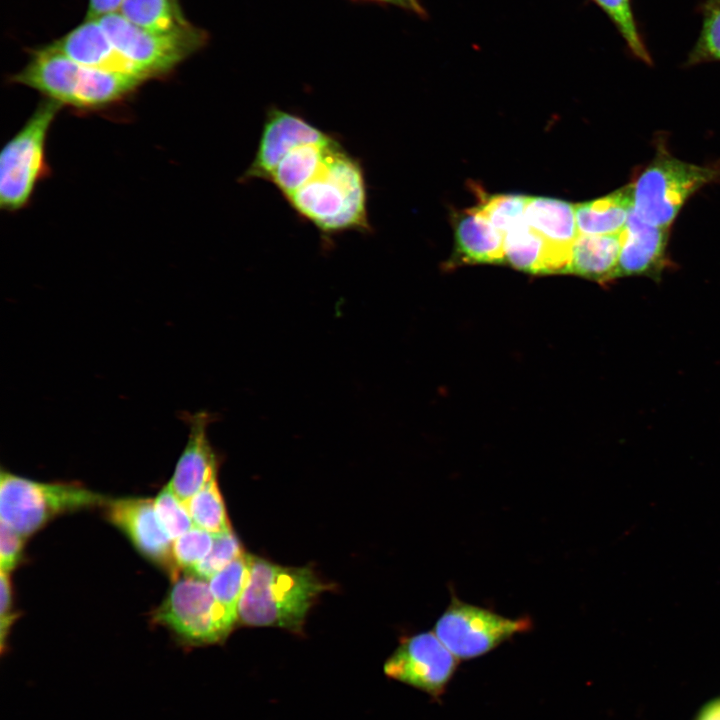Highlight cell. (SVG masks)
<instances>
[{
    "mask_svg": "<svg viewBox=\"0 0 720 720\" xmlns=\"http://www.w3.org/2000/svg\"><path fill=\"white\" fill-rule=\"evenodd\" d=\"M214 420L206 411L184 415L189 428L188 440L167 483L183 502L217 477L218 457L207 435L208 426Z\"/></svg>",
    "mask_w": 720,
    "mask_h": 720,
    "instance_id": "4fadbf2b",
    "label": "cell"
},
{
    "mask_svg": "<svg viewBox=\"0 0 720 720\" xmlns=\"http://www.w3.org/2000/svg\"><path fill=\"white\" fill-rule=\"evenodd\" d=\"M720 182V163L700 166L660 152L631 183L633 212L669 229L685 202L703 186Z\"/></svg>",
    "mask_w": 720,
    "mask_h": 720,
    "instance_id": "5b68a950",
    "label": "cell"
},
{
    "mask_svg": "<svg viewBox=\"0 0 720 720\" xmlns=\"http://www.w3.org/2000/svg\"><path fill=\"white\" fill-rule=\"evenodd\" d=\"M153 620L189 646L225 640L236 622L216 602L208 580L190 573L174 580L167 596L154 611Z\"/></svg>",
    "mask_w": 720,
    "mask_h": 720,
    "instance_id": "ba28073f",
    "label": "cell"
},
{
    "mask_svg": "<svg viewBox=\"0 0 720 720\" xmlns=\"http://www.w3.org/2000/svg\"><path fill=\"white\" fill-rule=\"evenodd\" d=\"M532 627L528 617L511 619L453 597L438 618L434 632L459 659L482 656Z\"/></svg>",
    "mask_w": 720,
    "mask_h": 720,
    "instance_id": "9c48e42d",
    "label": "cell"
},
{
    "mask_svg": "<svg viewBox=\"0 0 720 720\" xmlns=\"http://www.w3.org/2000/svg\"><path fill=\"white\" fill-rule=\"evenodd\" d=\"M252 556L244 552L208 580L216 602L236 621L239 600L250 575Z\"/></svg>",
    "mask_w": 720,
    "mask_h": 720,
    "instance_id": "603a6c76",
    "label": "cell"
},
{
    "mask_svg": "<svg viewBox=\"0 0 720 720\" xmlns=\"http://www.w3.org/2000/svg\"><path fill=\"white\" fill-rule=\"evenodd\" d=\"M359 2H372L385 5H393L402 8L406 11L412 12L418 16H425V9L419 0H352Z\"/></svg>",
    "mask_w": 720,
    "mask_h": 720,
    "instance_id": "836d02e7",
    "label": "cell"
},
{
    "mask_svg": "<svg viewBox=\"0 0 720 720\" xmlns=\"http://www.w3.org/2000/svg\"><path fill=\"white\" fill-rule=\"evenodd\" d=\"M120 14L132 24L157 33H170L191 24L175 0H123Z\"/></svg>",
    "mask_w": 720,
    "mask_h": 720,
    "instance_id": "7402d4cb",
    "label": "cell"
},
{
    "mask_svg": "<svg viewBox=\"0 0 720 720\" xmlns=\"http://www.w3.org/2000/svg\"><path fill=\"white\" fill-rule=\"evenodd\" d=\"M123 0H89L85 19H98L120 8Z\"/></svg>",
    "mask_w": 720,
    "mask_h": 720,
    "instance_id": "d6a6232c",
    "label": "cell"
},
{
    "mask_svg": "<svg viewBox=\"0 0 720 720\" xmlns=\"http://www.w3.org/2000/svg\"><path fill=\"white\" fill-rule=\"evenodd\" d=\"M620 234H579L571 247L565 272L598 282L614 280L621 248Z\"/></svg>",
    "mask_w": 720,
    "mask_h": 720,
    "instance_id": "ac0fdd59",
    "label": "cell"
},
{
    "mask_svg": "<svg viewBox=\"0 0 720 720\" xmlns=\"http://www.w3.org/2000/svg\"><path fill=\"white\" fill-rule=\"evenodd\" d=\"M177 3H179V0H175ZM180 4V3H179Z\"/></svg>",
    "mask_w": 720,
    "mask_h": 720,
    "instance_id": "d590c367",
    "label": "cell"
},
{
    "mask_svg": "<svg viewBox=\"0 0 720 720\" xmlns=\"http://www.w3.org/2000/svg\"><path fill=\"white\" fill-rule=\"evenodd\" d=\"M338 142V138L330 134L323 140L293 147L279 160L266 181L286 198L314 175Z\"/></svg>",
    "mask_w": 720,
    "mask_h": 720,
    "instance_id": "d6986e66",
    "label": "cell"
},
{
    "mask_svg": "<svg viewBox=\"0 0 720 720\" xmlns=\"http://www.w3.org/2000/svg\"><path fill=\"white\" fill-rule=\"evenodd\" d=\"M154 506L160 524L172 541L194 526L186 504L168 484L154 499Z\"/></svg>",
    "mask_w": 720,
    "mask_h": 720,
    "instance_id": "f1b7e54d",
    "label": "cell"
},
{
    "mask_svg": "<svg viewBox=\"0 0 720 720\" xmlns=\"http://www.w3.org/2000/svg\"><path fill=\"white\" fill-rule=\"evenodd\" d=\"M194 526L218 534L231 530L225 504L220 493L217 477L203 486L184 502Z\"/></svg>",
    "mask_w": 720,
    "mask_h": 720,
    "instance_id": "cb8c5ba5",
    "label": "cell"
},
{
    "mask_svg": "<svg viewBox=\"0 0 720 720\" xmlns=\"http://www.w3.org/2000/svg\"><path fill=\"white\" fill-rule=\"evenodd\" d=\"M61 107L52 100H43L24 126L3 147L0 155L2 209L17 211L25 207L37 184L47 175V135Z\"/></svg>",
    "mask_w": 720,
    "mask_h": 720,
    "instance_id": "52a82bcc",
    "label": "cell"
},
{
    "mask_svg": "<svg viewBox=\"0 0 720 720\" xmlns=\"http://www.w3.org/2000/svg\"><path fill=\"white\" fill-rule=\"evenodd\" d=\"M50 45L85 67L133 76L145 82L116 50L97 19H85Z\"/></svg>",
    "mask_w": 720,
    "mask_h": 720,
    "instance_id": "9a60e30c",
    "label": "cell"
},
{
    "mask_svg": "<svg viewBox=\"0 0 720 720\" xmlns=\"http://www.w3.org/2000/svg\"><path fill=\"white\" fill-rule=\"evenodd\" d=\"M107 500L78 484L37 482L1 471V522L25 538L59 515L105 505Z\"/></svg>",
    "mask_w": 720,
    "mask_h": 720,
    "instance_id": "277c9868",
    "label": "cell"
},
{
    "mask_svg": "<svg viewBox=\"0 0 720 720\" xmlns=\"http://www.w3.org/2000/svg\"><path fill=\"white\" fill-rule=\"evenodd\" d=\"M455 252L465 263H503L504 236L478 207L453 216Z\"/></svg>",
    "mask_w": 720,
    "mask_h": 720,
    "instance_id": "e0dca14e",
    "label": "cell"
},
{
    "mask_svg": "<svg viewBox=\"0 0 720 720\" xmlns=\"http://www.w3.org/2000/svg\"><path fill=\"white\" fill-rule=\"evenodd\" d=\"M97 20L116 50L145 81L167 76L209 41L208 32L193 24L157 33L132 24L117 12Z\"/></svg>",
    "mask_w": 720,
    "mask_h": 720,
    "instance_id": "8992f818",
    "label": "cell"
},
{
    "mask_svg": "<svg viewBox=\"0 0 720 720\" xmlns=\"http://www.w3.org/2000/svg\"><path fill=\"white\" fill-rule=\"evenodd\" d=\"M697 720H720V698L706 705Z\"/></svg>",
    "mask_w": 720,
    "mask_h": 720,
    "instance_id": "e575fe53",
    "label": "cell"
},
{
    "mask_svg": "<svg viewBox=\"0 0 720 720\" xmlns=\"http://www.w3.org/2000/svg\"><path fill=\"white\" fill-rule=\"evenodd\" d=\"M525 219L567 268L571 247L579 235L575 204L554 198L529 196Z\"/></svg>",
    "mask_w": 720,
    "mask_h": 720,
    "instance_id": "2e32d148",
    "label": "cell"
},
{
    "mask_svg": "<svg viewBox=\"0 0 720 720\" xmlns=\"http://www.w3.org/2000/svg\"><path fill=\"white\" fill-rule=\"evenodd\" d=\"M104 506L107 519L127 536L138 552L165 570L172 580L180 576L172 559V540L160 524L154 499H108Z\"/></svg>",
    "mask_w": 720,
    "mask_h": 720,
    "instance_id": "8fae6325",
    "label": "cell"
},
{
    "mask_svg": "<svg viewBox=\"0 0 720 720\" xmlns=\"http://www.w3.org/2000/svg\"><path fill=\"white\" fill-rule=\"evenodd\" d=\"M27 64L10 81L32 88L61 106L99 109L133 93L142 80L85 67L50 44L31 49Z\"/></svg>",
    "mask_w": 720,
    "mask_h": 720,
    "instance_id": "7a4b0ae2",
    "label": "cell"
},
{
    "mask_svg": "<svg viewBox=\"0 0 720 720\" xmlns=\"http://www.w3.org/2000/svg\"><path fill=\"white\" fill-rule=\"evenodd\" d=\"M504 262L534 274L565 271V265L526 219L504 234Z\"/></svg>",
    "mask_w": 720,
    "mask_h": 720,
    "instance_id": "ffe728a7",
    "label": "cell"
},
{
    "mask_svg": "<svg viewBox=\"0 0 720 720\" xmlns=\"http://www.w3.org/2000/svg\"><path fill=\"white\" fill-rule=\"evenodd\" d=\"M327 589L309 568L284 567L252 556L248 582L238 604V620L300 632L313 601Z\"/></svg>",
    "mask_w": 720,
    "mask_h": 720,
    "instance_id": "3957f363",
    "label": "cell"
},
{
    "mask_svg": "<svg viewBox=\"0 0 720 720\" xmlns=\"http://www.w3.org/2000/svg\"><path fill=\"white\" fill-rule=\"evenodd\" d=\"M330 133L317 127L306 118L277 106L266 111L254 157L242 175L241 181L267 180L279 160L293 147L320 141Z\"/></svg>",
    "mask_w": 720,
    "mask_h": 720,
    "instance_id": "7c38bea8",
    "label": "cell"
},
{
    "mask_svg": "<svg viewBox=\"0 0 720 720\" xmlns=\"http://www.w3.org/2000/svg\"><path fill=\"white\" fill-rule=\"evenodd\" d=\"M528 198L529 196L519 194H483L480 196L478 208L504 236L506 232L525 220Z\"/></svg>",
    "mask_w": 720,
    "mask_h": 720,
    "instance_id": "d4e9b609",
    "label": "cell"
},
{
    "mask_svg": "<svg viewBox=\"0 0 720 720\" xmlns=\"http://www.w3.org/2000/svg\"><path fill=\"white\" fill-rule=\"evenodd\" d=\"M633 209L632 185L628 184L606 196L575 204L579 234H620Z\"/></svg>",
    "mask_w": 720,
    "mask_h": 720,
    "instance_id": "44dd1931",
    "label": "cell"
},
{
    "mask_svg": "<svg viewBox=\"0 0 720 720\" xmlns=\"http://www.w3.org/2000/svg\"><path fill=\"white\" fill-rule=\"evenodd\" d=\"M24 538L14 529L0 524V569L9 573L18 565L24 546Z\"/></svg>",
    "mask_w": 720,
    "mask_h": 720,
    "instance_id": "4dcf8cb0",
    "label": "cell"
},
{
    "mask_svg": "<svg viewBox=\"0 0 720 720\" xmlns=\"http://www.w3.org/2000/svg\"><path fill=\"white\" fill-rule=\"evenodd\" d=\"M213 541L214 534L196 526L174 539L171 553L179 574L191 572L209 554Z\"/></svg>",
    "mask_w": 720,
    "mask_h": 720,
    "instance_id": "83f0119b",
    "label": "cell"
},
{
    "mask_svg": "<svg viewBox=\"0 0 720 720\" xmlns=\"http://www.w3.org/2000/svg\"><path fill=\"white\" fill-rule=\"evenodd\" d=\"M720 61V0H706L703 24L697 42L688 57V64Z\"/></svg>",
    "mask_w": 720,
    "mask_h": 720,
    "instance_id": "4316f807",
    "label": "cell"
},
{
    "mask_svg": "<svg viewBox=\"0 0 720 720\" xmlns=\"http://www.w3.org/2000/svg\"><path fill=\"white\" fill-rule=\"evenodd\" d=\"M243 553L242 546L232 529L214 534L211 551L189 573L209 580Z\"/></svg>",
    "mask_w": 720,
    "mask_h": 720,
    "instance_id": "f546056e",
    "label": "cell"
},
{
    "mask_svg": "<svg viewBox=\"0 0 720 720\" xmlns=\"http://www.w3.org/2000/svg\"><path fill=\"white\" fill-rule=\"evenodd\" d=\"M610 18L630 51L641 61L651 64L650 55L637 28L630 0H593Z\"/></svg>",
    "mask_w": 720,
    "mask_h": 720,
    "instance_id": "484cf974",
    "label": "cell"
},
{
    "mask_svg": "<svg viewBox=\"0 0 720 720\" xmlns=\"http://www.w3.org/2000/svg\"><path fill=\"white\" fill-rule=\"evenodd\" d=\"M457 665L458 659L435 632L428 631L403 640L386 660L384 672L392 679L439 697Z\"/></svg>",
    "mask_w": 720,
    "mask_h": 720,
    "instance_id": "30bf717a",
    "label": "cell"
},
{
    "mask_svg": "<svg viewBox=\"0 0 720 720\" xmlns=\"http://www.w3.org/2000/svg\"><path fill=\"white\" fill-rule=\"evenodd\" d=\"M304 222L328 243L346 232L372 231L368 187L360 159L338 142L300 188L284 198Z\"/></svg>",
    "mask_w": 720,
    "mask_h": 720,
    "instance_id": "6da1fadb",
    "label": "cell"
},
{
    "mask_svg": "<svg viewBox=\"0 0 720 720\" xmlns=\"http://www.w3.org/2000/svg\"><path fill=\"white\" fill-rule=\"evenodd\" d=\"M9 573L1 571L0 574V624H1V648L4 650L6 638L10 628L16 620V613L13 611V593Z\"/></svg>",
    "mask_w": 720,
    "mask_h": 720,
    "instance_id": "1f68e13d",
    "label": "cell"
},
{
    "mask_svg": "<svg viewBox=\"0 0 720 720\" xmlns=\"http://www.w3.org/2000/svg\"><path fill=\"white\" fill-rule=\"evenodd\" d=\"M620 235L615 279L628 276L659 278L666 264L669 229L642 221L632 210Z\"/></svg>",
    "mask_w": 720,
    "mask_h": 720,
    "instance_id": "5bb4252c",
    "label": "cell"
}]
</instances>
